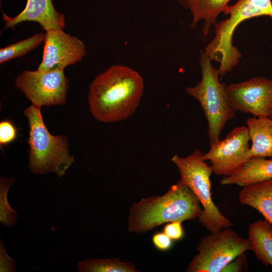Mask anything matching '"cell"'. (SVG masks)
I'll return each mask as SVG.
<instances>
[{"mask_svg": "<svg viewBox=\"0 0 272 272\" xmlns=\"http://www.w3.org/2000/svg\"><path fill=\"white\" fill-rule=\"evenodd\" d=\"M247 261L246 260L245 252H244L238 255L228 264H227V265L224 268L222 272H239L243 271V270L245 269L247 270Z\"/></svg>", "mask_w": 272, "mask_h": 272, "instance_id": "obj_25", "label": "cell"}, {"mask_svg": "<svg viewBox=\"0 0 272 272\" xmlns=\"http://www.w3.org/2000/svg\"><path fill=\"white\" fill-rule=\"evenodd\" d=\"M144 89L143 79L132 69L114 65L97 76L88 96L91 113L98 121L124 120L135 111Z\"/></svg>", "mask_w": 272, "mask_h": 272, "instance_id": "obj_1", "label": "cell"}, {"mask_svg": "<svg viewBox=\"0 0 272 272\" xmlns=\"http://www.w3.org/2000/svg\"><path fill=\"white\" fill-rule=\"evenodd\" d=\"M211 61L204 51L200 50L201 80L195 86L185 89L186 93L198 102L203 111L208 122L210 145L220 140L227 122L235 116L236 112L228 97L227 85L220 82L218 70Z\"/></svg>", "mask_w": 272, "mask_h": 272, "instance_id": "obj_5", "label": "cell"}, {"mask_svg": "<svg viewBox=\"0 0 272 272\" xmlns=\"http://www.w3.org/2000/svg\"><path fill=\"white\" fill-rule=\"evenodd\" d=\"M45 34L39 33L0 49V63L22 56L44 42Z\"/></svg>", "mask_w": 272, "mask_h": 272, "instance_id": "obj_19", "label": "cell"}, {"mask_svg": "<svg viewBox=\"0 0 272 272\" xmlns=\"http://www.w3.org/2000/svg\"><path fill=\"white\" fill-rule=\"evenodd\" d=\"M171 161L177 168L181 183L187 186L200 202L202 211L197 218L199 223L210 233L230 228L231 222L223 215L212 198L211 176L212 168L196 149L186 157L174 155Z\"/></svg>", "mask_w": 272, "mask_h": 272, "instance_id": "obj_6", "label": "cell"}, {"mask_svg": "<svg viewBox=\"0 0 272 272\" xmlns=\"http://www.w3.org/2000/svg\"><path fill=\"white\" fill-rule=\"evenodd\" d=\"M251 157L272 158V118L252 117L246 121Z\"/></svg>", "mask_w": 272, "mask_h": 272, "instance_id": "obj_14", "label": "cell"}, {"mask_svg": "<svg viewBox=\"0 0 272 272\" xmlns=\"http://www.w3.org/2000/svg\"><path fill=\"white\" fill-rule=\"evenodd\" d=\"M197 254L187 266L188 272H222L240 254L251 250L248 238L226 228L200 238Z\"/></svg>", "mask_w": 272, "mask_h": 272, "instance_id": "obj_7", "label": "cell"}, {"mask_svg": "<svg viewBox=\"0 0 272 272\" xmlns=\"http://www.w3.org/2000/svg\"><path fill=\"white\" fill-rule=\"evenodd\" d=\"M152 242L158 250L165 251L171 248L173 240L163 232L156 233L152 237Z\"/></svg>", "mask_w": 272, "mask_h": 272, "instance_id": "obj_24", "label": "cell"}, {"mask_svg": "<svg viewBox=\"0 0 272 272\" xmlns=\"http://www.w3.org/2000/svg\"><path fill=\"white\" fill-rule=\"evenodd\" d=\"M229 101L236 112L268 116L272 110V79L263 77L227 85Z\"/></svg>", "mask_w": 272, "mask_h": 272, "instance_id": "obj_10", "label": "cell"}, {"mask_svg": "<svg viewBox=\"0 0 272 272\" xmlns=\"http://www.w3.org/2000/svg\"><path fill=\"white\" fill-rule=\"evenodd\" d=\"M268 117H269L270 118H272V110H271L269 115H268Z\"/></svg>", "mask_w": 272, "mask_h": 272, "instance_id": "obj_26", "label": "cell"}, {"mask_svg": "<svg viewBox=\"0 0 272 272\" xmlns=\"http://www.w3.org/2000/svg\"><path fill=\"white\" fill-rule=\"evenodd\" d=\"M79 272H138L130 262H122L119 258L85 259L78 262Z\"/></svg>", "mask_w": 272, "mask_h": 272, "instance_id": "obj_18", "label": "cell"}, {"mask_svg": "<svg viewBox=\"0 0 272 272\" xmlns=\"http://www.w3.org/2000/svg\"><path fill=\"white\" fill-rule=\"evenodd\" d=\"M43 42L42 59L37 69L40 72L64 70L67 66L81 61L86 55L84 42L63 29L46 31Z\"/></svg>", "mask_w": 272, "mask_h": 272, "instance_id": "obj_11", "label": "cell"}, {"mask_svg": "<svg viewBox=\"0 0 272 272\" xmlns=\"http://www.w3.org/2000/svg\"><path fill=\"white\" fill-rule=\"evenodd\" d=\"M41 107L32 104L23 111L29 126L28 168L35 175L53 173L61 177L72 166L75 158L69 154V143L65 136L50 133Z\"/></svg>", "mask_w": 272, "mask_h": 272, "instance_id": "obj_3", "label": "cell"}, {"mask_svg": "<svg viewBox=\"0 0 272 272\" xmlns=\"http://www.w3.org/2000/svg\"><path fill=\"white\" fill-rule=\"evenodd\" d=\"M249 141L247 126L236 127L224 139L210 145L208 152L203 154V158L210 162L215 175L232 176L251 158Z\"/></svg>", "mask_w": 272, "mask_h": 272, "instance_id": "obj_8", "label": "cell"}, {"mask_svg": "<svg viewBox=\"0 0 272 272\" xmlns=\"http://www.w3.org/2000/svg\"><path fill=\"white\" fill-rule=\"evenodd\" d=\"M271 52H272V43H271Z\"/></svg>", "mask_w": 272, "mask_h": 272, "instance_id": "obj_27", "label": "cell"}, {"mask_svg": "<svg viewBox=\"0 0 272 272\" xmlns=\"http://www.w3.org/2000/svg\"><path fill=\"white\" fill-rule=\"evenodd\" d=\"M14 85L37 106L61 105L66 101L69 81L64 70H24L16 79Z\"/></svg>", "mask_w": 272, "mask_h": 272, "instance_id": "obj_9", "label": "cell"}, {"mask_svg": "<svg viewBox=\"0 0 272 272\" xmlns=\"http://www.w3.org/2000/svg\"><path fill=\"white\" fill-rule=\"evenodd\" d=\"M248 235L251 250L257 260L266 266H272V224L265 219L253 222Z\"/></svg>", "mask_w": 272, "mask_h": 272, "instance_id": "obj_17", "label": "cell"}, {"mask_svg": "<svg viewBox=\"0 0 272 272\" xmlns=\"http://www.w3.org/2000/svg\"><path fill=\"white\" fill-rule=\"evenodd\" d=\"M15 260L10 257L6 251L3 241L0 240V271L15 272Z\"/></svg>", "mask_w": 272, "mask_h": 272, "instance_id": "obj_22", "label": "cell"}, {"mask_svg": "<svg viewBox=\"0 0 272 272\" xmlns=\"http://www.w3.org/2000/svg\"><path fill=\"white\" fill-rule=\"evenodd\" d=\"M2 19L5 29H14L18 24L28 21L39 24L46 32L65 27L64 15L56 11L52 0H27L25 8L17 15L10 17L3 12Z\"/></svg>", "mask_w": 272, "mask_h": 272, "instance_id": "obj_12", "label": "cell"}, {"mask_svg": "<svg viewBox=\"0 0 272 272\" xmlns=\"http://www.w3.org/2000/svg\"><path fill=\"white\" fill-rule=\"evenodd\" d=\"M231 0H178L181 5L190 11L192 18L190 27L194 28L203 22L202 32L207 35L211 27L217 23L219 14L224 13Z\"/></svg>", "mask_w": 272, "mask_h": 272, "instance_id": "obj_13", "label": "cell"}, {"mask_svg": "<svg viewBox=\"0 0 272 272\" xmlns=\"http://www.w3.org/2000/svg\"><path fill=\"white\" fill-rule=\"evenodd\" d=\"M17 135L16 129L10 121L4 120L0 122V145L1 147L15 141Z\"/></svg>", "mask_w": 272, "mask_h": 272, "instance_id": "obj_21", "label": "cell"}, {"mask_svg": "<svg viewBox=\"0 0 272 272\" xmlns=\"http://www.w3.org/2000/svg\"><path fill=\"white\" fill-rule=\"evenodd\" d=\"M180 221H176L167 223L163 228V232L173 241H178L182 239L184 235V231Z\"/></svg>", "mask_w": 272, "mask_h": 272, "instance_id": "obj_23", "label": "cell"}, {"mask_svg": "<svg viewBox=\"0 0 272 272\" xmlns=\"http://www.w3.org/2000/svg\"><path fill=\"white\" fill-rule=\"evenodd\" d=\"M269 179H272V158L251 157L239 171L232 176L223 177L220 183L244 187Z\"/></svg>", "mask_w": 272, "mask_h": 272, "instance_id": "obj_15", "label": "cell"}, {"mask_svg": "<svg viewBox=\"0 0 272 272\" xmlns=\"http://www.w3.org/2000/svg\"><path fill=\"white\" fill-rule=\"evenodd\" d=\"M239 199L242 204L255 209L272 224V179L243 187Z\"/></svg>", "mask_w": 272, "mask_h": 272, "instance_id": "obj_16", "label": "cell"}, {"mask_svg": "<svg viewBox=\"0 0 272 272\" xmlns=\"http://www.w3.org/2000/svg\"><path fill=\"white\" fill-rule=\"evenodd\" d=\"M228 18L217 22L214 38L203 50L211 61L220 63L218 69L220 77L231 72L239 63L241 57L237 48L232 43L234 31L238 26L247 19L266 16L272 19L271 0H238L226 8L223 13Z\"/></svg>", "mask_w": 272, "mask_h": 272, "instance_id": "obj_4", "label": "cell"}, {"mask_svg": "<svg viewBox=\"0 0 272 272\" xmlns=\"http://www.w3.org/2000/svg\"><path fill=\"white\" fill-rule=\"evenodd\" d=\"M14 182V177L0 178V222L8 228L14 226L18 218L17 211L11 208L8 199V191Z\"/></svg>", "mask_w": 272, "mask_h": 272, "instance_id": "obj_20", "label": "cell"}, {"mask_svg": "<svg viewBox=\"0 0 272 272\" xmlns=\"http://www.w3.org/2000/svg\"><path fill=\"white\" fill-rule=\"evenodd\" d=\"M202 210L190 189L178 181L162 196L143 198L133 203L129 211L127 230L142 234L164 223L197 218Z\"/></svg>", "mask_w": 272, "mask_h": 272, "instance_id": "obj_2", "label": "cell"}]
</instances>
